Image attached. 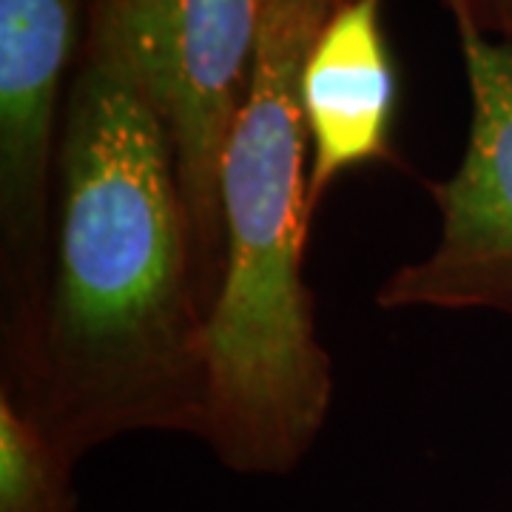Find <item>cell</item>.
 <instances>
[{"instance_id":"cell-4","label":"cell","mask_w":512,"mask_h":512,"mask_svg":"<svg viewBox=\"0 0 512 512\" xmlns=\"http://www.w3.org/2000/svg\"><path fill=\"white\" fill-rule=\"evenodd\" d=\"M456 18L470 89V131L456 171L427 183L439 237L384 279L382 311L512 316V43Z\"/></svg>"},{"instance_id":"cell-5","label":"cell","mask_w":512,"mask_h":512,"mask_svg":"<svg viewBox=\"0 0 512 512\" xmlns=\"http://www.w3.org/2000/svg\"><path fill=\"white\" fill-rule=\"evenodd\" d=\"M74 37L77 0H0V350L29 336L46 291Z\"/></svg>"},{"instance_id":"cell-3","label":"cell","mask_w":512,"mask_h":512,"mask_svg":"<svg viewBox=\"0 0 512 512\" xmlns=\"http://www.w3.org/2000/svg\"><path fill=\"white\" fill-rule=\"evenodd\" d=\"M265 0H100L97 52L163 126L183 188L208 316L225 265L222 157L251 89Z\"/></svg>"},{"instance_id":"cell-2","label":"cell","mask_w":512,"mask_h":512,"mask_svg":"<svg viewBox=\"0 0 512 512\" xmlns=\"http://www.w3.org/2000/svg\"><path fill=\"white\" fill-rule=\"evenodd\" d=\"M325 23L265 6L254 80L222 157L225 265L208 316L205 444L245 476H285L311 453L333 365L305 282L308 140L299 74Z\"/></svg>"},{"instance_id":"cell-7","label":"cell","mask_w":512,"mask_h":512,"mask_svg":"<svg viewBox=\"0 0 512 512\" xmlns=\"http://www.w3.org/2000/svg\"><path fill=\"white\" fill-rule=\"evenodd\" d=\"M72 458L0 390V512H77Z\"/></svg>"},{"instance_id":"cell-9","label":"cell","mask_w":512,"mask_h":512,"mask_svg":"<svg viewBox=\"0 0 512 512\" xmlns=\"http://www.w3.org/2000/svg\"><path fill=\"white\" fill-rule=\"evenodd\" d=\"M342 3H348V0H265V6H271V9H282L291 15L319 20V23H325Z\"/></svg>"},{"instance_id":"cell-8","label":"cell","mask_w":512,"mask_h":512,"mask_svg":"<svg viewBox=\"0 0 512 512\" xmlns=\"http://www.w3.org/2000/svg\"><path fill=\"white\" fill-rule=\"evenodd\" d=\"M450 12L467 18L484 35L512 43V0H447Z\"/></svg>"},{"instance_id":"cell-1","label":"cell","mask_w":512,"mask_h":512,"mask_svg":"<svg viewBox=\"0 0 512 512\" xmlns=\"http://www.w3.org/2000/svg\"><path fill=\"white\" fill-rule=\"evenodd\" d=\"M208 305L163 126L89 46L60 120L43 302L0 390L72 458L208 430Z\"/></svg>"},{"instance_id":"cell-6","label":"cell","mask_w":512,"mask_h":512,"mask_svg":"<svg viewBox=\"0 0 512 512\" xmlns=\"http://www.w3.org/2000/svg\"><path fill=\"white\" fill-rule=\"evenodd\" d=\"M308 140V214L362 165L393 157L396 72L382 29V0H348L316 32L299 74Z\"/></svg>"}]
</instances>
